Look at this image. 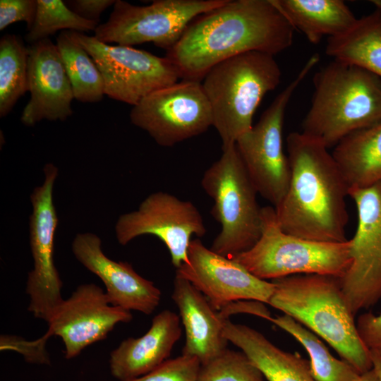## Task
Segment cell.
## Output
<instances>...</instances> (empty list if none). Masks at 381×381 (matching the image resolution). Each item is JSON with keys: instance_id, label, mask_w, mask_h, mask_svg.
Instances as JSON below:
<instances>
[{"instance_id": "cell-5", "label": "cell", "mask_w": 381, "mask_h": 381, "mask_svg": "<svg viewBox=\"0 0 381 381\" xmlns=\"http://www.w3.org/2000/svg\"><path fill=\"white\" fill-rule=\"evenodd\" d=\"M281 77L274 56L260 52L229 58L207 72L201 84L222 150L234 145L253 127L258 107L267 92L277 88Z\"/></svg>"}, {"instance_id": "cell-25", "label": "cell", "mask_w": 381, "mask_h": 381, "mask_svg": "<svg viewBox=\"0 0 381 381\" xmlns=\"http://www.w3.org/2000/svg\"><path fill=\"white\" fill-rule=\"evenodd\" d=\"M56 44L72 85L74 98L81 102H98L104 94V83L95 62L80 44L75 31H61Z\"/></svg>"}, {"instance_id": "cell-22", "label": "cell", "mask_w": 381, "mask_h": 381, "mask_svg": "<svg viewBox=\"0 0 381 381\" xmlns=\"http://www.w3.org/2000/svg\"><path fill=\"white\" fill-rule=\"evenodd\" d=\"M295 30L312 44L348 30L357 18L341 0H272Z\"/></svg>"}, {"instance_id": "cell-34", "label": "cell", "mask_w": 381, "mask_h": 381, "mask_svg": "<svg viewBox=\"0 0 381 381\" xmlns=\"http://www.w3.org/2000/svg\"><path fill=\"white\" fill-rule=\"evenodd\" d=\"M356 381H380L375 370L372 369L360 374Z\"/></svg>"}, {"instance_id": "cell-13", "label": "cell", "mask_w": 381, "mask_h": 381, "mask_svg": "<svg viewBox=\"0 0 381 381\" xmlns=\"http://www.w3.org/2000/svg\"><path fill=\"white\" fill-rule=\"evenodd\" d=\"M349 195L356 206L358 225L349 239L351 262L340 284L355 315L381 299V182L350 189Z\"/></svg>"}, {"instance_id": "cell-24", "label": "cell", "mask_w": 381, "mask_h": 381, "mask_svg": "<svg viewBox=\"0 0 381 381\" xmlns=\"http://www.w3.org/2000/svg\"><path fill=\"white\" fill-rule=\"evenodd\" d=\"M325 54L361 67L381 78V13L357 18L346 32L327 38Z\"/></svg>"}, {"instance_id": "cell-28", "label": "cell", "mask_w": 381, "mask_h": 381, "mask_svg": "<svg viewBox=\"0 0 381 381\" xmlns=\"http://www.w3.org/2000/svg\"><path fill=\"white\" fill-rule=\"evenodd\" d=\"M37 1L35 18L25 37L30 44L49 38L59 30L95 32L99 25L81 18L61 0Z\"/></svg>"}, {"instance_id": "cell-29", "label": "cell", "mask_w": 381, "mask_h": 381, "mask_svg": "<svg viewBox=\"0 0 381 381\" xmlns=\"http://www.w3.org/2000/svg\"><path fill=\"white\" fill-rule=\"evenodd\" d=\"M198 381H266L260 371L241 351L226 349L202 364Z\"/></svg>"}, {"instance_id": "cell-4", "label": "cell", "mask_w": 381, "mask_h": 381, "mask_svg": "<svg viewBox=\"0 0 381 381\" xmlns=\"http://www.w3.org/2000/svg\"><path fill=\"white\" fill-rule=\"evenodd\" d=\"M310 107L302 132L327 148L381 121V78L357 66L333 59L313 76Z\"/></svg>"}, {"instance_id": "cell-2", "label": "cell", "mask_w": 381, "mask_h": 381, "mask_svg": "<svg viewBox=\"0 0 381 381\" xmlns=\"http://www.w3.org/2000/svg\"><path fill=\"white\" fill-rule=\"evenodd\" d=\"M291 178L274 208L286 234L320 242H344L349 220V186L333 155L318 139L291 132L286 138Z\"/></svg>"}, {"instance_id": "cell-26", "label": "cell", "mask_w": 381, "mask_h": 381, "mask_svg": "<svg viewBox=\"0 0 381 381\" xmlns=\"http://www.w3.org/2000/svg\"><path fill=\"white\" fill-rule=\"evenodd\" d=\"M270 322L292 336L306 349L312 373L317 381H356L360 374L349 363L332 355L319 337L283 314L270 319Z\"/></svg>"}, {"instance_id": "cell-23", "label": "cell", "mask_w": 381, "mask_h": 381, "mask_svg": "<svg viewBox=\"0 0 381 381\" xmlns=\"http://www.w3.org/2000/svg\"><path fill=\"white\" fill-rule=\"evenodd\" d=\"M332 154L349 190L381 182V121L347 135Z\"/></svg>"}, {"instance_id": "cell-1", "label": "cell", "mask_w": 381, "mask_h": 381, "mask_svg": "<svg viewBox=\"0 0 381 381\" xmlns=\"http://www.w3.org/2000/svg\"><path fill=\"white\" fill-rule=\"evenodd\" d=\"M294 31L272 0H226L193 20L166 57L182 80L201 81L229 58L285 51L293 44Z\"/></svg>"}, {"instance_id": "cell-8", "label": "cell", "mask_w": 381, "mask_h": 381, "mask_svg": "<svg viewBox=\"0 0 381 381\" xmlns=\"http://www.w3.org/2000/svg\"><path fill=\"white\" fill-rule=\"evenodd\" d=\"M320 60L313 54L280 92L257 123L238 138L236 147L258 193L277 207L290 181L291 168L283 147V125L288 104L301 82Z\"/></svg>"}, {"instance_id": "cell-7", "label": "cell", "mask_w": 381, "mask_h": 381, "mask_svg": "<svg viewBox=\"0 0 381 381\" xmlns=\"http://www.w3.org/2000/svg\"><path fill=\"white\" fill-rule=\"evenodd\" d=\"M222 151L205 171L201 186L214 200L211 214L221 224L210 248L231 258L249 250L259 239L262 207L236 144Z\"/></svg>"}, {"instance_id": "cell-18", "label": "cell", "mask_w": 381, "mask_h": 381, "mask_svg": "<svg viewBox=\"0 0 381 381\" xmlns=\"http://www.w3.org/2000/svg\"><path fill=\"white\" fill-rule=\"evenodd\" d=\"M71 248L76 260L102 280L111 305L145 315L152 313L159 306L161 291L128 262L108 258L97 235L90 232L76 234Z\"/></svg>"}, {"instance_id": "cell-11", "label": "cell", "mask_w": 381, "mask_h": 381, "mask_svg": "<svg viewBox=\"0 0 381 381\" xmlns=\"http://www.w3.org/2000/svg\"><path fill=\"white\" fill-rule=\"evenodd\" d=\"M130 119L163 147L202 134L213 123L201 81L193 80H182L153 92L133 107Z\"/></svg>"}, {"instance_id": "cell-30", "label": "cell", "mask_w": 381, "mask_h": 381, "mask_svg": "<svg viewBox=\"0 0 381 381\" xmlns=\"http://www.w3.org/2000/svg\"><path fill=\"white\" fill-rule=\"evenodd\" d=\"M200 367L198 358L182 354L166 360L150 373L130 381H198Z\"/></svg>"}, {"instance_id": "cell-9", "label": "cell", "mask_w": 381, "mask_h": 381, "mask_svg": "<svg viewBox=\"0 0 381 381\" xmlns=\"http://www.w3.org/2000/svg\"><path fill=\"white\" fill-rule=\"evenodd\" d=\"M226 0H156L139 6L116 0L107 20L93 35L99 41L133 47L152 42L171 49L196 17L216 8Z\"/></svg>"}, {"instance_id": "cell-35", "label": "cell", "mask_w": 381, "mask_h": 381, "mask_svg": "<svg viewBox=\"0 0 381 381\" xmlns=\"http://www.w3.org/2000/svg\"><path fill=\"white\" fill-rule=\"evenodd\" d=\"M373 368L375 370L381 381V357L377 354L371 353Z\"/></svg>"}, {"instance_id": "cell-3", "label": "cell", "mask_w": 381, "mask_h": 381, "mask_svg": "<svg viewBox=\"0 0 381 381\" xmlns=\"http://www.w3.org/2000/svg\"><path fill=\"white\" fill-rule=\"evenodd\" d=\"M268 304L322 338L359 374L373 368L354 315L343 295L340 278L326 274H295L272 280Z\"/></svg>"}, {"instance_id": "cell-33", "label": "cell", "mask_w": 381, "mask_h": 381, "mask_svg": "<svg viewBox=\"0 0 381 381\" xmlns=\"http://www.w3.org/2000/svg\"><path fill=\"white\" fill-rule=\"evenodd\" d=\"M116 0H71L67 6L81 18L99 24L102 13Z\"/></svg>"}, {"instance_id": "cell-6", "label": "cell", "mask_w": 381, "mask_h": 381, "mask_svg": "<svg viewBox=\"0 0 381 381\" xmlns=\"http://www.w3.org/2000/svg\"><path fill=\"white\" fill-rule=\"evenodd\" d=\"M261 234L249 250L231 258L259 279H277L295 274H318L341 278L351 262L350 240L320 242L284 232L274 207L261 210Z\"/></svg>"}, {"instance_id": "cell-10", "label": "cell", "mask_w": 381, "mask_h": 381, "mask_svg": "<svg viewBox=\"0 0 381 381\" xmlns=\"http://www.w3.org/2000/svg\"><path fill=\"white\" fill-rule=\"evenodd\" d=\"M75 36L100 71L104 94L113 99L133 107L181 78L176 67L166 56L133 47L110 45L84 33L75 32Z\"/></svg>"}, {"instance_id": "cell-27", "label": "cell", "mask_w": 381, "mask_h": 381, "mask_svg": "<svg viewBox=\"0 0 381 381\" xmlns=\"http://www.w3.org/2000/svg\"><path fill=\"white\" fill-rule=\"evenodd\" d=\"M28 47L20 37L6 34L0 40V116L8 115L28 89Z\"/></svg>"}, {"instance_id": "cell-32", "label": "cell", "mask_w": 381, "mask_h": 381, "mask_svg": "<svg viewBox=\"0 0 381 381\" xmlns=\"http://www.w3.org/2000/svg\"><path fill=\"white\" fill-rule=\"evenodd\" d=\"M358 334L370 352L381 357V313L365 312L356 321Z\"/></svg>"}, {"instance_id": "cell-31", "label": "cell", "mask_w": 381, "mask_h": 381, "mask_svg": "<svg viewBox=\"0 0 381 381\" xmlns=\"http://www.w3.org/2000/svg\"><path fill=\"white\" fill-rule=\"evenodd\" d=\"M37 7V0H1L0 30L19 21L26 23L29 30L34 23Z\"/></svg>"}, {"instance_id": "cell-21", "label": "cell", "mask_w": 381, "mask_h": 381, "mask_svg": "<svg viewBox=\"0 0 381 381\" xmlns=\"http://www.w3.org/2000/svg\"><path fill=\"white\" fill-rule=\"evenodd\" d=\"M224 337L241 350L266 381H317L309 360L278 348L252 327L227 319Z\"/></svg>"}, {"instance_id": "cell-36", "label": "cell", "mask_w": 381, "mask_h": 381, "mask_svg": "<svg viewBox=\"0 0 381 381\" xmlns=\"http://www.w3.org/2000/svg\"><path fill=\"white\" fill-rule=\"evenodd\" d=\"M371 2L375 6V8L379 10L381 13V0H373Z\"/></svg>"}, {"instance_id": "cell-19", "label": "cell", "mask_w": 381, "mask_h": 381, "mask_svg": "<svg viewBox=\"0 0 381 381\" xmlns=\"http://www.w3.org/2000/svg\"><path fill=\"white\" fill-rule=\"evenodd\" d=\"M171 298L186 332L182 354L196 357L202 365L223 353L227 349L224 325L228 318L185 279L175 277Z\"/></svg>"}, {"instance_id": "cell-20", "label": "cell", "mask_w": 381, "mask_h": 381, "mask_svg": "<svg viewBox=\"0 0 381 381\" xmlns=\"http://www.w3.org/2000/svg\"><path fill=\"white\" fill-rule=\"evenodd\" d=\"M180 317L169 310L155 315L142 337H129L113 350L109 357L112 376L130 381L143 376L164 362L181 336Z\"/></svg>"}, {"instance_id": "cell-17", "label": "cell", "mask_w": 381, "mask_h": 381, "mask_svg": "<svg viewBox=\"0 0 381 381\" xmlns=\"http://www.w3.org/2000/svg\"><path fill=\"white\" fill-rule=\"evenodd\" d=\"M28 47V89L30 97L20 121L28 126L42 120L65 121L73 114V88L56 44L44 39Z\"/></svg>"}, {"instance_id": "cell-15", "label": "cell", "mask_w": 381, "mask_h": 381, "mask_svg": "<svg viewBox=\"0 0 381 381\" xmlns=\"http://www.w3.org/2000/svg\"><path fill=\"white\" fill-rule=\"evenodd\" d=\"M176 277L190 282L220 310L241 300L268 304L273 282L258 278L231 258L216 253L199 238L191 240L188 262L176 268Z\"/></svg>"}, {"instance_id": "cell-16", "label": "cell", "mask_w": 381, "mask_h": 381, "mask_svg": "<svg viewBox=\"0 0 381 381\" xmlns=\"http://www.w3.org/2000/svg\"><path fill=\"white\" fill-rule=\"evenodd\" d=\"M132 319L130 310L110 303L101 287L81 284L64 300L47 323V333L39 340L44 344L49 337H59L65 347V358L71 359L87 346L106 339L117 324Z\"/></svg>"}, {"instance_id": "cell-12", "label": "cell", "mask_w": 381, "mask_h": 381, "mask_svg": "<svg viewBox=\"0 0 381 381\" xmlns=\"http://www.w3.org/2000/svg\"><path fill=\"white\" fill-rule=\"evenodd\" d=\"M44 173L43 183L30 195V244L34 266L28 273L25 291L30 298L28 311L48 323L64 299L62 281L54 261L58 217L53 189L58 169L49 163L44 166Z\"/></svg>"}, {"instance_id": "cell-14", "label": "cell", "mask_w": 381, "mask_h": 381, "mask_svg": "<svg viewBox=\"0 0 381 381\" xmlns=\"http://www.w3.org/2000/svg\"><path fill=\"white\" fill-rule=\"evenodd\" d=\"M205 233L203 218L192 202L162 191L149 195L137 210L121 214L115 224L116 238L123 246L143 235L159 238L176 268L188 262L191 236L202 237Z\"/></svg>"}]
</instances>
